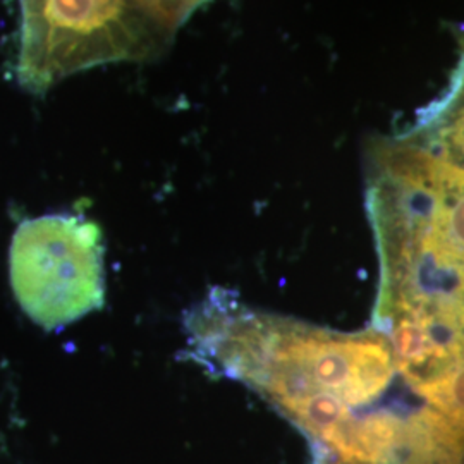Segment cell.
Returning a JSON list of instances; mask_svg holds the SVG:
<instances>
[{"label":"cell","mask_w":464,"mask_h":464,"mask_svg":"<svg viewBox=\"0 0 464 464\" xmlns=\"http://www.w3.org/2000/svg\"><path fill=\"white\" fill-rule=\"evenodd\" d=\"M16 80L32 93L84 69L162 52L126 0H17Z\"/></svg>","instance_id":"obj_3"},{"label":"cell","mask_w":464,"mask_h":464,"mask_svg":"<svg viewBox=\"0 0 464 464\" xmlns=\"http://www.w3.org/2000/svg\"><path fill=\"white\" fill-rule=\"evenodd\" d=\"M103 237L80 214H49L19 224L9 251L21 310L45 331H61L105 301Z\"/></svg>","instance_id":"obj_4"},{"label":"cell","mask_w":464,"mask_h":464,"mask_svg":"<svg viewBox=\"0 0 464 464\" xmlns=\"http://www.w3.org/2000/svg\"><path fill=\"white\" fill-rule=\"evenodd\" d=\"M366 210L381 260L373 318L411 306L464 310V167L408 134L370 151Z\"/></svg>","instance_id":"obj_2"},{"label":"cell","mask_w":464,"mask_h":464,"mask_svg":"<svg viewBox=\"0 0 464 464\" xmlns=\"http://www.w3.org/2000/svg\"><path fill=\"white\" fill-rule=\"evenodd\" d=\"M456 166L464 167V34L459 38V61L448 90L406 133Z\"/></svg>","instance_id":"obj_5"},{"label":"cell","mask_w":464,"mask_h":464,"mask_svg":"<svg viewBox=\"0 0 464 464\" xmlns=\"http://www.w3.org/2000/svg\"><path fill=\"white\" fill-rule=\"evenodd\" d=\"M184 329L197 363L260 391L281 410L315 394L351 408L372 404L398 372L382 332L341 334L255 314L220 289L191 308Z\"/></svg>","instance_id":"obj_1"}]
</instances>
